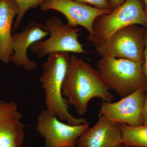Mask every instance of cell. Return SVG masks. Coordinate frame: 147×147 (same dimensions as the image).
Segmentation results:
<instances>
[{"instance_id":"cell-1","label":"cell","mask_w":147,"mask_h":147,"mask_svg":"<svg viewBox=\"0 0 147 147\" xmlns=\"http://www.w3.org/2000/svg\"><path fill=\"white\" fill-rule=\"evenodd\" d=\"M62 93L79 116L86 114L88 104L93 98L111 102L114 97L97 69L74 54L70 56Z\"/></svg>"},{"instance_id":"cell-2","label":"cell","mask_w":147,"mask_h":147,"mask_svg":"<svg viewBox=\"0 0 147 147\" xmlns=\"http://www.w3.org/2000/svg\"><path fill=\"white\" fill-rule=\"evenodd\" d=\"M48 55L47 60L42 63L43 71L39 79L45 92L46 110L69 124L87 123L86 119L77 118L69 113L68 102L62 93L63 84L70 61L69 53L59 52Z\"/></svg>"},{"instance_id":"cell-3","label":"cell","mask_w":147,"mask_h":147,"mask_svg":"<svg viewBox=\"0 0 147 147\" xmlns=\"http://www.w3.org/2000/svg\"><path fill=\"white\" fill-rule=\"evenodd\" d=\"M97 70L109 90L123 98L146 86L143 63L112 57H101Z\"/></svg>"},{"instance_id":"cell-4","label":"cell","mask_w":147,"mask_h":147,"mask_svg":"<svg viewBox=\"0 0 147 147\" xmlns=\"http://www.w3.org/2000/svg\"><path fill=\"white\" fill-rule=\"evenodd\" d=\"M134 25L147 28V16L140 0H126L110 13L96 19L92 34L88 40L97 47L121 29Z\"/></svg>"},{"instance_id":"cell-5","label":"cell","mask_w":147,"mask_h":147,"mask_svg":"<svg viewBox=\"0 0 147 147\" xmlns=\"http://www.w3.org/2000/svg\"><path fill=\"white\" fill-rule=\"evenodd\" d=\"M42 28L49 33L50 36L45 40L37 41L30 48L32 53L37 55L38 58L59 52L86 53L78 39L81 28L64 24L56 16L47 19Z\"/></svg>"},{"instance_id":"cell-6","label":"cell","mask_w":147,"mask_h":147,"mask_svg":"<svg viewBox=\"0 0 147 147\" xmlns=\"http://www.w3.org/2000/svg\"><path fill=\"white\" fill-rule=\"evenodd\" d=\"M145 28L134 25L116 32L100 45L95 47L101 57H112L144 62Z\"/></svg>"},{"instance_id":"cell-7","label":"cell","mask_w":147,"mask_h":147,"mask_svg":"<svg viewBox=\"0 0 147 147\" xmlns=\"http://www.w3.org/2000/svg\"><path fill=\"white\" fill-rule=\"evenodd\" d=\"M89 127L88 122L79 125L64 123L45 109L38 117L36 129L45 139L44 147H75Z\"/></svg>"},{"instance_id":"cell-8","label":"cell","mask_w":147,"mask_h":147,"mask_svg":"<svg viewBox=\"0 0 147 147\" xmlns=\"http://www.w3.org/2000/svg\"><path fill=\"white\" fill-rule=\"evenodd\" d=\"M146 91V86H144L117 102L102 101L99 116H103L116 123L132 126L142 125Z\"/></svg>"},{"instance_id":"cell-9","label":"cell","mask_w":147,"mask_h":147,"mask_svg":"<svg viewBox=\"0 0 147 147\" xmlns=\"http://www.w3.org/2000/svg\"><path fill=\"white\" fill-rule=\"evenodd\" d=\"M43 11H57L66 18L67 25L72 28L81 26L92 34L95 20L101 15L110 13L112 10L96 8L73 0H45L40 6Z\"/></svg>"},{"instance_id":"cell-10","label":"cell","mask_w":147,"mask_h":147,"mask_svg":"<svg viewBox=\"0 0 147 147\" xmlns=\"http://www.w3.org/2000/svg\"><path fill=\"white\" fill-rule=\"evenodd\" d=\"M18 106L0 100V147H23L25 127Z\"/></svg>"},{"instance_id":"cell-11","label":"cell","mask_w":147,"mask_h":147,"mask_svg":"<svg viewBox=\"0 0 147 147\" xmlns=\"http://www.w3.org/2000/svg\"><path fill=\"white\" fill-rule=\"evenodd\" d=\"M43 25L31 21L24 27L23 30L12 35L13 54L10 62L16 67H20L28 71L36 68L37 65L34 61L30 60L28 57V49L37 41L42 40L49 33L43 30Z\"/></svg>"},{"instance_id":"cell-12","label":"cell","mask_w":147,"mask_h":147,"mask_svg":"<svg viewBox=\"0 0 147 147\" xmlns=\"http://www.w3.org/2000/svg\"><path fill=\"white\" fill-rule=\"evenodd\" d=\"M122 144V134L119 124L103 116L96 123L87 129L77 141V147H115Z\"/></svg>"},{"instance_id":"cell-13","label":"cell","mask_w":147,"mask_h":147,"mask_svg":"<svg viewBox=\"0 0 147 147\" xmlns=\"http://www.w3.org/2000/svg\"><path fill=\"white\" fill-rule=\"evenodd\" d=\"M18 11L14 0H0V61L5 64L9 63L13 53L12 25Z\"/></svg>"},{"instance_id":"cell-14","label":"cell","mask_w":147,"mask_h":147,"mask_svg":"<svg viewBox=\"0 0 147 147\" xmlns=\"http://www.w3.org/2000/svg\"><path fill=\"white\" fill-rule=\"evenodd\" d=\"M122 134V144L126 147H147V125L132 126L119 124Z\"/></svg>"},{"instance_id":"cell-15","label":"cell","mask_w":147,"mask_h":147,"mask_svg":"<svg viewBox=\"0 0 147 147\" xmlns=\"http://www.w3.org/2000/svg\"><path fill=\"white\" fill-rule=\"evenodd\" d=\"M18 6V13L13 27V31H16L21 24L24 15L29 9L35 8L41 5L45 0H14Z\"/></svg>"},{"instance_id":"cell-16","label":"cell","mask_w":147,"mask_h":147,"mask_svg":"<svg viewBox=\"0 0 147 147\" xmlns=\"http://www.w3.org/2000/svg\"><path fill=\"white\" fill-rule=\"evenodd\" d=\"M73 1L89 5L101 9L112 10L108 0H73Z\"/></svg>"},{"instance_id":"cell-17","label":"cell","mask_w":147,"mask_h":147,"mask_svg":"<svg viewBox=\"0 0 147 147\" xmlns=\"http://www.w3.org/2000/svg\"><path fill=\"white\" fill-rule=\"evenodd\" d=\"M145 41V49L144 52V60L143 62V68L146 78V88H147V28H145L144 34Z\"/></svg>"},{"instance_id":"cell-18","label":"cell","mask_w":147,"mask_h":147,"mask_svg":"<svg viewBox=\"0 0 147 147\" xmlns=\"http://www.w3.org/2000/svg\"><path fill=\"white\" fill-rule=\"evenodd\" d=\"M147 93L145 98L144 106H143V111H142V121L143 124L147 125V88H146Z\"/></svg>"},{"instance_id":"cell-19","label":"cell","mask_w":147,"mask_h":147,"mask_svg":"<svg viewBox=\"0 0 147 147\" xmlns=\"http://www.w3.org/2000/svg\"><path fill=\"white\" fill-rule=\"evenodd\" d=\"M112 10L122 4L126 0H108Z\"/></svg>"},{"instance_id":"cell-20","label":"cell","mask_w":147,"mask_h":147,"mask_svg":"<svg viewBox=\"0 0 147 147\" xmlns=\"http://www.w3.org/2000/svg\"><path fill=\"white\" fill-rule=\"evenodd\" d=\"M144 2L145 3V6H146V9H145V13H146V15L147 16V0H143Z\"/></svg>"},{"instance_id":"cell-21","label":"cell","mask_w":147,"mask_h":147,"mask_svg":"<svg viewBox=\"0 0 147 147\" xmlns=\"http://www.w3.org/2000/svg\"><path fill=\"white\" fill-rule=\"evenodd\" d=\"M123 144H121L120 145H119V146H117L115 147H123Z\"/></svg>"},{"instance_id":"cell-22","label":"cell","mask_w":147,"mask_h":147,"mask_svg":"<svg viewBox=\"0 0 147 147\" xmlns=\"http://www.w3.org/2000/svg\"><path fill=\"white\" fill-rule=\"evenodd\" d=\"M123 147H126V146H124V145H123Z\"/></svg>"},{"instance_id":"cell-23","label":"cell","mask_w":147,"mask_h":147,"mask_svg":"<svg viewBox=\"0 0 147 147\" xmlns=\"http://www.w3.org/2000/svg\"></svg>"},{"instance_id":"cell-24","label":"cell","mask_w":147,"mask_h":147,"mask_svg":"<svg viewBox=\"0 0 147 147\" xmlns=\"http://www.w3.org/2000/svg\"><path fill=\"white\" fill-rule=\"evenodd\" d=\"M0 90H1V88H0Z\"/></svg>"}]
</instances>
